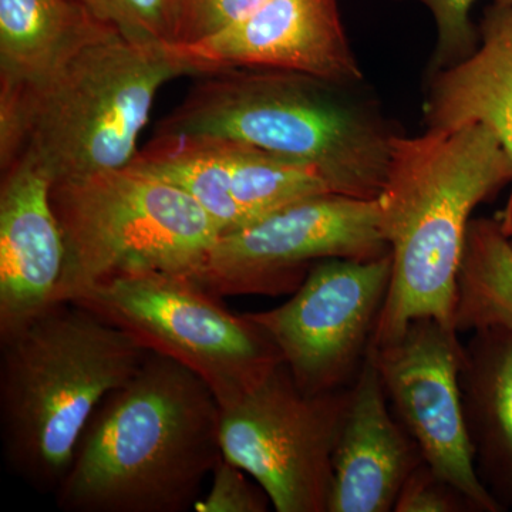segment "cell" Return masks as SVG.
I'll return each instance as SVG.
<instances>
[{
    "label": "cell",
    "mask_w": 512,
    "mask_h": 512,
    "mask_svg": "<svg viewBox=\"0 0 512 512\" xmlns=\"http://www.w3.org/2000/svg\"><path fill=\"white\" fill-rule=\"evenodd\" d=\"M221 406L177 360L150 352L104 397L57 488L66 512L194 511L222 458Z\"/></svg>",
    "instance_id": "6da1fadb"
},
{
    "label": "cell",
    "mask_w": 512,
    "mask_h": 512,
    "mask_svg": "<svg viewBox=\"0 0 512 512\" xmlns=\"http://www.w3.org/2000/svg\"><path fill=\"white\" fill-rule=\"evenodd\" d=\"M511 181L512 158L483 124L393 136L377 197L392 281L370 346L397 338L416 319L453 325L471 214Z\"/></svg>",
    "instance_id": "7a4b0ae2"
},
{
    "label": "cell",
    "mask_w": 512,
    "mask_h": 512,
    "mask_svg": "<svg viewBox=\"0 0 512 512\" xmlns=\"http://www.w3.org/2000/svg\"><path fill=\"white\" fill-rule=\"evenodd\" d=\"M191 74L171 49L96 22L36 86L0 94L2 171L29 157L56 181L127 167L158 90Z\"/></svg>",
    "instance_id": "3957f363"
},
{
    "label": "cell",
    "mask_w": 512,
    "mask_h": 512,
    "mask_svg": "<svg viewBox=\"0 0 512 512\" xmlns=\"http://www.w3.org/2000/svg\"><path fill=\"white\" fill-rule=\"evenodd\" d=\"M150 352L76 301L57 302L2 336L0 436L10 470L55 494L97 407Z\"/></svg>",
    "instance_id": "277c9868"
},
{
    "label": "cell",
    "mask_w": 512,
    "mask_h": 512,
    "mask_svg": "<svg viewBox=\"0 0 512 512\" xmlns=\"http://www.w3.org/2000/svg\"><path fill=\"white\" fill-rule=\"evenodd\" d=\"M165 119L158 137L241 141L313 165L335 194L376 200L392 138L342 84L271 69L205 74Z\"/></svg>",
    "instance_id": "5b68a950"
},
{
    "label": "cell",
    "mask_w": 512,
    "mask_h": 512,
    "mask_svg": "<svg viewBox=\"0 0 512 512\" xmlns=\"http://www.w3.org/2000/svg\"><path fill=\"white\" fill-rule=\"evenodd\" d=\"M52 204L66 244L60 301L126 272L190 275L222 234L187 191L133 164L56 181Z\"/></svg>",
    "instance_id": "8992f818"
},
{
    "label": "cell",
    "mask_w": 512,
    "mask_h": 512,
    "mask_svg": "<svg viewBox=\"0 0 512 512\" xmlns=\"http://www.w3.org/2000/svg\"><path fill=\"white\" fill-rule=\"evenodd\" d=\"M69 301L89 306L151 352L188 367L210 386L221 407L282 363L274 342L248 313L229 311L188 274L126 272Z\"/></svg>",
    "instance_id": "52a82bcc"
},
{
    "label": "cell",
    "mask_w": 512,
    "mask_h": 512,
    "mask_svg": "<svg viewBox=\"0 0 512 512\" xmlns=\"http://www.w3.org/2000/svg\"><path fill=\"white\" fill-rule=\"evenodd\" d=\"M350 387L305 393L279 363L262 382L221 407L222 456L264 488L275 511L328 512L333 453Z\"/></svg>",
    "instance_id": "ba28073f"
},
{
    "label": "cell",
    "mask_w": 512,
    "mask_h": 512,
    "mask_svg": "<svg viewBox=\"0 0 512 512\" xmlns=\"http://www.w3.org/2000/svg\"><path fill=\"white\" fill-rule=\"evenodd\" d=\"M379 202L313 195L247 227L224 232L192 278L218 298L293 293L316 262L389 255Z\"/></svg>",
    "instance_id": "9c48e42d"
},
{
    "label": "cell",
    "mask_w": 512,
    "mask_h": 512,
    "mask_svg": "<svg viewBox=\"0 0 512 512\" xmlns=\"http://www.w3.org/2000/svg\"><path fill=\"white\" fill-rule=\"evenodd\" d=\"M392 255L316 262L292 298L278 308L248 313L308 394L352 386L372 345L392 281Z\"/></svg>",
    "instance_id": "30bf717a"
},
{
    "label": "cell",
    "mask_w": 512,
    "mask_h": 512,
    "mask_svg": "<svg viewBox=\"0 0 512 512\" xmlns=\"http://www.w3.org/2000/svg\"><path fill=\"white\" fill-rule=\"evenodd\" d=\"M458 335L453 325L420 318L397 338L370 346L367 356L424 463L466 495L476 512H501L477 473L461 393L464 345Z\"/></svg>",
    "instance_id": "8fae6325"
},
{
    "label": "cell",
    "mask_w": 512,
    "mask_h": 512,
    "mask_svg": "<svg viewBox=\"0 0 512 512\" xmlns=\"http://www.w3.org/2000/svg\"><path fill=\"white\" fill-rule=\"evenodd\" d=\"M130 164L187 191L222 234L333 192L311 164L224 138L154 136Z\"/></svg>",
    "instance_id": "7c38bea8"
},
{
    "label": "cell",
    "mask_w": 512,
    "mask_h": 512,
    "mask_svg": "<svg viewBox=\"0 0 512 512\" xmlns=\"http://www.w3.org/2000/svg\"><path fill=\"white\" fill-rule=\"evenodd\" d=\"M171 50L191 73L271 69L342 86L362 80L338 0H265L235 25Z\"/></svg>",
    "instance_id": "4fadbf2b"
},
{
    "label": "cell",
    "mask_w": 512,
    "mask_h": 512,
    "mask_svg": "<svg viewBox=\"0 0 512 512\" xmlns=\"http://www.w3.org/2000/svg\"><path fill=\"white\" fill-rule=\"evenodd\" d=\"M52 185V177L29 157L2 171L0 338L62 302L66 244Z\"/></svg>",
    "instance_id": "5bb4252c"
},
{
    "label": "cell",
    "mask_w": 512,
    "mask_h": 512,
    "mask_svg": "<svg viewBox=\"0 0 512 512\" xmlns=\"http://www.w3.org/2000/svg\"><path fill=\"white\" fill-rule=\"evenodd\" d=\"M424 463L390 409L382 380L367 356L350 387L348 412L335 453L328 512H390L407 478Z\"/></svg>",
    "instance_id": "9a60e30c"
},
{
    "label": "cell",
    "mask_w": 512,
    "mask_h": 512,
    "mask_svg": "<svg viewBox=\"0 0 512 512\" xmlns=\"http://www.w3.org/2000/svg\"><path fill=\"white\" fill-rule=\"evenodd\" d=\"M478 33L467 59L437 72L424 120L433 130L483 124L512 158V6L493 3Z\"/></svg>",
    "instance_id": "2e32d148"
},
{
    "label": "cell",
    "mask_w": 512,
    "mask_h": 512,
    "mask_svg": "<svg viewBox=\"0 0 512 512\" xmlns=\"http://www.w3.org/2000/svg\"><path fill=\"white\" fill-rule=\"evenodd\" d=\"M460 384L478 477L503 511L512 510V329L473 333Z\"/></svg>",
    "instance_id": "e0dca14e"
},
{
    "label": "cell",
    "mask_w": 512,
    "mask_h": 512,
    "mask_svg": "<svg viewBox=\"0 0 512 512\" xmlns=\"http://www.w3.org/2000/svg\"><path fill=\"white\" fill-rule=\"evenodd\" d=\"M96 22L77 0H0V94L36 86Z\"/></svg>",
    "instance_id": "ac0fdd59"
},
{
    "label": "cell",
    "mask_w": 512,
    "mask_h": 512,
    "mask_svg": "<svg viewBox=\"0 0 512 512\" xmlns=\"http://www.w3.org/2000/svg\"><path fill=\"white\" fill-rule=\"evenodd\" d=\"M453 326L458 333L512 329L510 231L493 218H471L456 278Z\"/></svg>",
    "instance_id": "d6986e66"
},
{
    "label": "cell",
    "mask_w": 512,
    "mask_h": 512,
    "mask_svg": "<svg viewBox=\"0 0 512 512\" xmlns=\"http://www.w3.org/2000/svg\"><path fill=\"white\" fill-rule=\"evenodd\" d=\"M94 18L141 45H175L177 0H77Z\"/></svg>",
    "instance_id": "ffe728a7"
},
{
    "label": "cell",
    "mask_w": 512,
    "mask_h": 512,
    "mask_svg": "<svg viewBox=\"0 0 512 512\" xmlns=\"http://www.w3.org/2000/svg\"><path fill=\"white\" fill-rule=\"evenodd\" d=\"M265 0H177L175 45H188L235 25ZM173 46V47H174Z\"/></svg>",
    "instance_id": "44dd1931"
},
{
    "label": "cell",
    "mask_w": 512,
    "mask_h": 512,
    "mask_svg": "<svg viewBox=\"0 0 512 512\" xmlns=\"http://www.w3.org/2000/svg\"><path fill=\"white\" fill-rule=\"evenodd\" d=\"M430 9L437 26L434 66L443 70L467 59L480 42V33L470 20L476 0H417Z\"/></svg>",
    "instance_id": "7402d4cb"
},
{
    "label": "cell",
    "mask_w": 512,
    "mask_h": 512,
    "mask_svg": "<svg viewBox=\"0 0 512 512\" xmlns=\"http://www.w3.org/2000/svg\"><path fill=\"white\" fill-rule=\"evenodd\" d=\"M210 493L194 505L197 512H266L272 507L264 488L248 480V473L222 456L212 471Z\"/></svg>",
    "instance_id": "603a6c76"
},
{
    "label": "cell",
    "mask_w": 512,
    "mask_h": 512,
    "mask_svg": "<svg viewBox=\"0 0 512 512\" xmlns=\"http://www.w3.org/2000/svg\"><path fill=\"white\" fill-rule=\"evenodd\" d=\"M394 512H476V508L458 488L423 463L404 483Z\"/></svg>",
    "instance_id": "cb8c5ba5"
},
{
    "label": "cell",
    "mask_w": 512,
    "mask_h": 512,
    "mask_svg": "<svg viewBox=\"0 0 512 512\" xmlns=\"http://www.w3.org/2000/svg\"><path fill=\"white\" fill-rule=\"evenodd\" d=\"M495 5L512 6V0H494Z\"/></svg>",
    "instance_id": "d4e9b609"
},
{
    "label": "cell",
    "mask_w": 512,
    "mask_h": 512,
    "mask_svg": "<svg viewBox=\"0 0 512 512\" xmlns=\"http://www.w3.org/2000/svg\"><path fill=\"white\" fill-rule=\"evenodd\" d=\"M508 231H510V239H511V244H512V227L508 228Z\"/></svg>",
    "instance_id": "484cf974"
}]
</instances>
